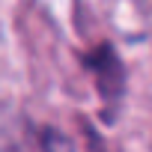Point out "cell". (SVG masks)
Returning <instances> with one entry per match:
<instances>
[{
	"mask_svg": "<svg viewBox=\"0 0 152 152\" xmlns=\"http://www.w3.org/2000/svg\"><path fill=\"white\" fill-rule=\"evenodd\" d=\"M42 152H75L69 134L57 131V128H45L42 131Z\"/></svg>",
	"mask_w": 152,
	"mask_h": 152,
	"instance_id": "1",
	"label": "cell"
}]
</instances>
